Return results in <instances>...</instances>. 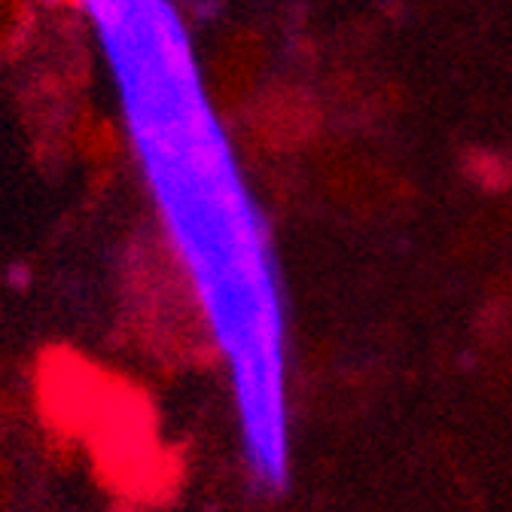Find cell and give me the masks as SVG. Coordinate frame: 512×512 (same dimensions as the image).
Listing matches in <instances>:
<instances>
[{
    "instance_id": "obj_1",
    "label": "cell",
    "mask_w": 512,
    "mask_h": 512,
    "mask_svg": "<svg viewBox=\"0 0 512 512\" xmlns=\"http://www.w3.org/2000/svg\"><path fill=\"white\" fill-rule=\"evenodd\" d=\"M159 49H162L165 64H168V68H171L177 77L192 80V58H189V49H186V43H183V40H174V37H168V34L162 31V37H159Z\"/></svg>"
},
{
    "instance_id": "obj_2",
    "label": "cell",
    "mask_w": 512,
    "mask_h": 512,
    "mask_svg": "<svg viewBox=\"0 0 512 512\" xmlns=\"http://www.w3.org/2000/svg\"><path fill=\"white\" fill-rule=\"evenodd\" d=\"M89 7L101 19V25H107V28H113L119 22V4H116V0H89Z\"/></svg>"
}]
</instances>
